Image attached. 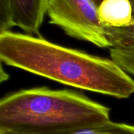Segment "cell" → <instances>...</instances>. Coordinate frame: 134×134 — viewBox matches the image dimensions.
<instances>
[{
    "label": "cell",
    "instance_id": "obj_8",
    "mask_svg": "<svg viewBox=\"0 0 134 134\" xmlns=\"http://www.w3.org/2000/svg\"><path fill=\"white\" fill-rule=\"evenodd\" d=\"M15 26L11 0H0V33L11 31Z\"/></svg>",
    "mask_w": 134,
    "mask_h": 134
},
{
    "label": "cell",
    "instance_id": "obj_5",
    "mask_svg": "<svg viewBox=\"0 0 134 134\" xmlns=\"http://www.w3.org/2000/svg\"><path fill=\"white\" fill-rule=\"evenodd\" d=\"M101 24L107 28H125L133 24L130 0H102L98 7Z\"/></svg>",
    "mask_w": 134,
    "mask_h": 134
},
{
    "label": "cell",
    "instance_id": "obj_2",
    "mask_svg": "<svg viewBox=\"0 0 134 134\" xmlns=\"http://www.w3.org/2000/svg\"><path fill=\"white\" fill-rule=\"evenodd\" d=\"M109 121L108 107L71 90L24 89L0 101V133L67 134Z\"/></svg>",
    "mask_w": 134,
    "mask_h": 134
},
{
    "label": "cell",
    "instance_id": "obj_10",
    "mask_svg": "<svg viewBox=\"0 0 134 134\" xmlns=\"http://www.w3.org/2000/svg\"><path fill=\"white\" fill-rule=\"evenodd\" d=\"M95 1L97 2V4H98V5H100V3L101 2V1H102V0H95Z\"/></svg>",
    "mask_w": 134,
    "mask_h": 134
},
{
    "label": "cell",
    "instance_id": "obj_9",
    "mask_svg": "<svg viewBox=\"0 0 134 134\" xmlns=\"http://www.w3.org/2000/svg\"><path fill=\"white\" fill-rule=\"evenodd\" d=\"M110 55L124 71L134 76V58L115 49H110Z\"/></svg>",
    "mask_w": 134,
    "mask_h": 134
},
{
    "label": "cell",
    "instance_id": "obj_4",
    "mask_svg": "<svg viewBox=\"0 0 134 134\" xmlns=\"http://www.w3.org/2000/svg\"><path fill=\"white\" fill-rule=\"evenodd\" d=\"M15 26L26 34L40 36L39 29L46 13L47 0H11Z\"/></svg>",
    "mask_w": 134,
    "mask_h": 134
},
{
    "label": "cell",
    "instance_id": "obj_7",
    "mask_svg": "<svg viewBox=\"0 0 134 134\" xmlns=\"http://www.w3.org/2000/svg\"><path fill=\"white\" fill-rule=\"evenodd\" d=\"M67 134H134V126L114 122L110 120L100 126L76 130Z\"/></svg>",
    "mask_w": 134,
    "mask_h": 134
},
{
    "label": "cell",
    "instance_id": "obj_6",
    "mask_svg": "<svg viewBox=\"0 0 134 134\" xmlns=\"http://www.w3.org/2000/svg\"><path fill=\"white\" fill-rule=\"evenodd\" d=\"M133 11V24L125 28L104 27L106 36L111 44L110 49L118 50L134 58V0H130Z\"/></svg>",
    "mask_w": 134,
    "mask_h": 134
},
{
    "label": "cell",
    "instance_id": "obj_3",
    "mask_svg": "<svg viewBox=\"0 0 134 134\" xmlns=\"http://www.w3.org/2000/svg\"><path fill=\"white\" fill-rule=\"evenodd\" d=\"M95 0H47L49 23L60 28L68 36L101 48H111Z\"/></svg>",
    "mask_w": 134,
    "mask_h": 134
},
{
    "label": "cell",
    "instance_id": "obj_1",
    "mask_svg": "<svg viewBox=\"0 0 134 134\" xmlns=\"http://www.w3.org/2000/svg\"><path fill=\"white\" fill-rule=\"evenodd\" d=\"M0 59L16 67L76 88L126 99L134 80L113 59L52 43L40 36L0 33Z\"/></svg>",
    "mask_w": 134,
    "mask_h": 134
}]
</instances>
